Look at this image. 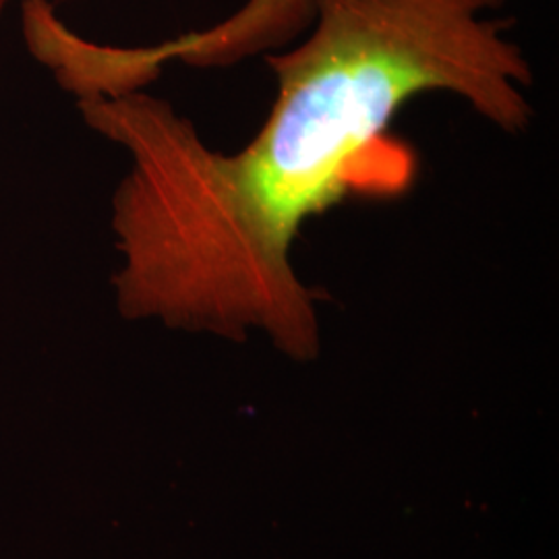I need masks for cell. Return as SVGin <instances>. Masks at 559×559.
<instances>
[{
  "label": "cell",
  "instance_id": "cell-3",
  "mask_svg": "<svg viewBox=\"0 0 559 559\" xmlns=\"http://www.w3.org/2000/svg\"><path fill=\"white\" fill-rule=\"evenodd\" d=\"M11 0H0V15L4 13V9H7V4H9Z\"/></svg>",
  "mask_w": 559,
  "mask_h": 559
},
{
  "label": "cell",
  "instance_id": "cell-1",
  "mask_svg": "<svg viewBox=\"0 0 559 559\" xmlns=\"http://www.w3.org/2000/svg\"><path fill=\"white\" fill-rule=\"evenodd\" d=\"M503 0H316L307 38L267 57L278 96L258 135L221 154L143 92L78 98L83 120L131 158L112 200L127 320L242 342L309 362L316 295L293 265L300 226L346 195H396L415 175L388 135L400 108L452 92L506 131L531 120V67Z\"/></svg>",
  "mask_w": 559,
  "mask_h": 559
},
{
  "label": "cell",
  "instance_id": "cell-2",
  "mask_svg": "<svg viewBox=\"0 0 559 559\" xmlns=\"http://www.w3.org/2000/svg\"><path fill=\"white\" fill-rule=\"evenodd\" d=\"M316 0H247L233 15L177 40L150 46V60L224 67L297 40L311 25Z\"/></svg>",
  "mask_w": 559,
  "mask_h": 559
}]
</instances>
